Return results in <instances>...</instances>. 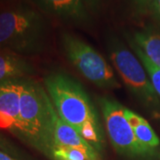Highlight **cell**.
Here are the masks:
<instances>
[{"instance_id":"6","label":"cell","mask_w":160,"mask_h":160,"mask_svg":"<svg viewBox=\"0 0 160 160\" xmlns=\"http://www.w3.org/2000/svg\"><path fill=\"white\" fill-rule=\"evenodd\" d=\"M100 104L110 142L119 154L132 158H145L154 154V149L138 141L126 119V108L109 98H102Z\"/></svg>"},{"instance_id":"16","label":"cell","mask_w":160,"mask_h":160,"mask_svg":"<svg viewBox=\"0 0 160 160\" xmlns=\"http://www.w3.org/2000/svg\"><path fill=\"white\" fill-rule=\"evenodd\" d=\"M149 8L153 12L155 17L160 21V0H154L149 6Z\"/></svg>"},{"instance_id":"17","label":"cell","mask_w":160,"mask_h":160,"mask_svg":"<svg viewBox=\"0 0 160 160\" xmlns=\"http://www.w3.org/2000/svg\"><path fill=\"white\" fill-rule=\"evenodd\" d=\"M133 1L138 8L145 9L147 7H149L154 0H133Z\"/></svg>"},{"instance_id":"1","label":"cell","mask_w":160,"mask_h":160,"mask_svg":"<svg viewBox=\"0 0 160 160\" xmlns=\"http://www.w3.org/2000/svg\"><path fill=\"white\" fill-rule=\"evenodd\" d=\"M45 19L37 9L25 4L0 12V49L21 55L42 50L46 38Z\"/></svg>"},{"instance_id":"3","label":"cell","mask_w":160,"mask_h":160,"mask_svg":"<svg viewBox=\"0 0 160 160\" xmlns=\"http://www.w3.org/2000/svg\"><path fill=\"white\" fill-rule=\"evenodd\" d=\"M45 87L62 119L77 130L87 121L98 120L90 98L78 81L62 73L45 78Z\"/></svg>"},{"instance_id":"5","label":"cell","mask_w":160,"mask_h":160,"mask_svg":"<svg viewBox=\"0 0 160 160\" xmlns=\"http://www.w3.org/2000/svg\"><path fill=\"white\" fill-rule=\"evenodd\" d=\"M62 46L69 62L86 79L101 88L119 87L110 65L90 45L72 35L64 34Z\"/></svg>"},{"instance_id":"7","label":"cell","mask_w":160,"mask_h":160,"mask_svg":"<svg viewBox=\"0 0 160 160\" xmlns=\"http://www.w3.org/2000/svg\"><path fill=\"white\" fill-rule=\"evenodd\" d=\"M22 79L0 82V128L18 134Z\"/></svg>"},{"instance_id":"4","label":"cell","mask_w":160,"mask_h":160,"mask_svg":"<svg viewBox=\"0 0 160 160\" xmlns=\"http://www.w3.org/2000/svg\"><path fill=\"white\" fill-rule=\"evenodd\" d=\"M109 55L129 90L152 114L160 117L159 97L147 77L141 61L117 39L110 43Z\"/></svg>"},{"instance_id":"14","label":"cell","mask_w":160,"mask_h":160,"mask_svg":"<svg viewBox=\"0 0 160 160\" xmlns=\"http://www.w3.org/2000/svg\"><path fill=\"white\" fill-rule=\"evenodd\" d=\"M77 131L78 132L81 137L91 144L96 150L101 149L103 143V134L99 120L87 121L78 128Z\"/></svg>"},{"instance_id":"11","label":"cell","mask_w":160,"mask_h":160,"mask_svg":"<svg viewBox=\"0 0 160 160\" xmlns=\"http://www.w3.org/2000/svg\"><path fill=\"white\" fill-rule=\"evenodd\" d=\"M125 114L126 119L129 122L132 131L140 142L150 149H154L159 146V139L147 120L130 109H125Z\"/></svg>"},{"instance_id":"8","label":"cell","mask_w":160,"mask_h":160,"mask_svg":"<svg viewBox=\"0 0 160 160\" xmlns=\"http://www.w3.org/2000/svg\"><path fill=\"white\" fill-rule=\"evenodd\" d=\"M50 110L52 117V149L55 147H73L86 149L91 153H97L96 149L81 137L78 132L73 126L64 122L59 117L52 103L51 104Z\"/></svg>"},{"instance_id":"18","label":"cell","mask_w":160,"mask_h":160,"mask_svg":"<svg viewBox=\"0 0 160 160\" xmlns=\"http://www.w3.org/2000/svg\"><path fill=\"white\" fill-rule=\"evenodd\" d=\"M100 1H101V0H84L85 4H86V5H87L88 6L92 7V8H93V7H96V6L99 5Z\"/></svg>"},{"instance_id":"15","label":"cell","mask_w":160,"mask_h":160,"mask_svg":"<svg viewBox=\"0 0 160 160\" xmlns=\"http://www.w3.org/2000/svg\"><path fill=\"white\" fill-rule=\"evenodd\" d=\"M130 43H131V46L133 51L135 52V53L139 57V60L141 61V62L143 65V67L147 70L150 82L154 87L156 92L158 93V97L160 98V68L156 66L154 63L151 62L150 60L143 53L142 51L139 47H137L133 43H132L131 41H130Z\"/></svg>"},{"instance_id":"20","label":"cell","mask_w":160,"mask_h":160,"mask_svg":"<svg viewBox=\"0 0 160 160\" xmlns=\"http://www.w3.org/2000/svg\"><path fill=\"white\" fill-rule=\"evenodd\" d=\"M5 144H6V141L0 135V147H5Z\"/></svg>"},{"instance_id":"13","label":"cell","mask_w":160,"mask_h":160,"mask_svg":"<svg viewBox=\"0 0 160 160\" xmlns=\"http://www.w3.org/2000/svg\"><path fill=\"white\" fill-rule=\"evenodd\" d=\"M50 158L53 160H99L97 153L73 147H55Z\"/></svg>"},{"instance_id":"19","label":"cell","mask_w":160,"mask_h":160,"mask_svg":"<svg viewBox=\"0 0 160 160\" xmlns=\"http://www.w3.org/2000/svg\"><path fill=\"white\" fill-rule=\"evenodd\" d=\"M0 160H16V159L12 158H11L9 155L6 154L5 152H3V151H1V150H0Z\"/></svg>"},{"instance_id":"10","label":"cell","mask_w":160,"mask_h":160,"mask_svg":"<svg viewBox=\"0 0 160 160\" xmlns=\"http://www.w3.org/2000/svg\"><path fill=\"white\" fill-rule=\"evenodd\" d=\"M34 73L33 66L22 55L10 50L0 49V82L28 78Z\"/></svg>"},{"instance_id":"9","label":"cell","mask_w":160,"mask_h":160,"mask_svg":"<svg viewBox=\"0 0 160 160\" xmlns=\"http://www.w3.org/2000/svg\"><path fill=\"white\" fill-rule=\"evenodd\" d=\"M41 10L71 22H86L88 19L84 0H34Z\"/></svg>"},{"instance_id":"2","label":"cell","mask_w":160,"mask_h":160,"mask_svg":"<svg viewBox=\"0 0 160 160\" xmlns=\"http://www.w3.org/2000/svg\"><path fill=\"white\" fill-rule=\"evenodd\" d=\"M52 102L45 89L29 78L22 79L18 136L46 156H51Z\"/></svg>"},{"instance_id":"12","label":"cell","mask_w":160,"mask_h":160,"mask_svg":"<svg viewBox=\"0 0 160 160\" xmlns=\"http://www.w3.org/2000/svg\"><path fill=\"white\" fill-rule=\"evenodd\" d=\"M131 42L142 51L151 62L160 68V33L149 29L137 31Z\"/></svg>"}]
</instances>
